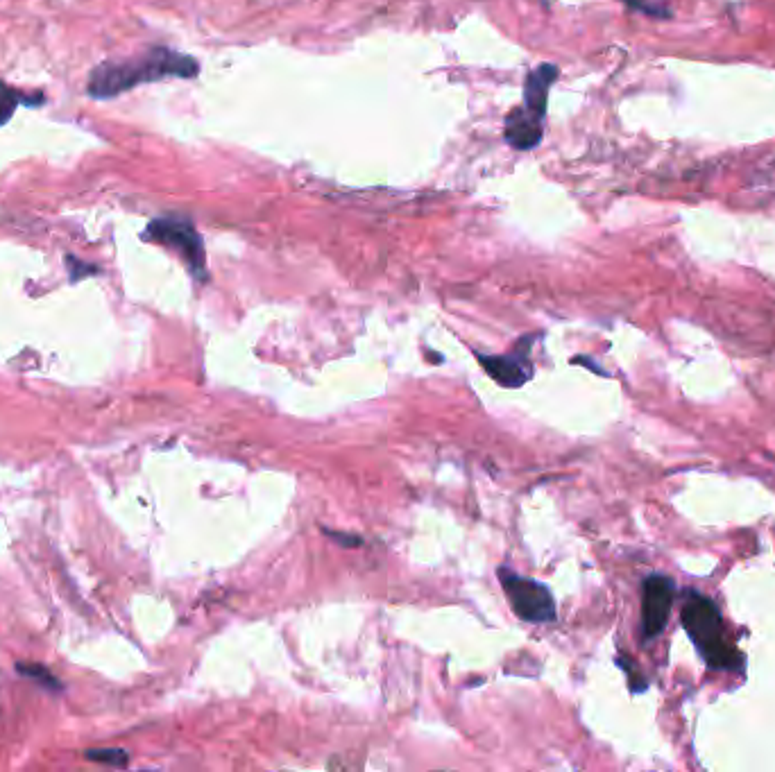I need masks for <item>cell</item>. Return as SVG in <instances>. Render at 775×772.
<instances>
[{"label":"cell","mask_w":775,"mask_h":772,"mask_svg":"<svg viewBox=\"0 0 775 772\" xmlns=\"http://www.w3.org/2000/svg\"><path fill=\"white\" fill-rule=\"evenodd\" d=\"M200 64L191 55L175 53L170 48H152L146 55L125 59V62H105L91 73L87 93L91 98L105 100L121 96L139 84L157 82L164 77H198Z\"/></svg>","instance_id":"obj_1"},{"label":"cell","mask_w":775,"mask_h":772,"mask_svg":"<svg viewBox=\"0 0 775 772\" xmlns=\"http://www.w3.org/2000/svg\"><path fill=\"white\" fill-rule=\"evenodd\" d=\"M683 623L687 634L696 643L698 653L712 668H739L742 657L732 648L719 609L710 598L698 594L689 596L683 609Z\"/></svg>","instance_id":"obj_2"},{"label":"cell","mask_w":775,"mask_h":772,"mask_svg":"<svg viewBox=\"0 0 775 772\" xmlns=\"http://www.w3.org/2000/svg\"><path fill=\"white\" fill-rule=\"evenodd\" d=\"M143 238L177 252L189 265L195 279H207V254H204L202 236L189 218H155L143 231Z\"/></svg>","instance_id":"obj_3"},{"label":"cell","mask_w":775,"mask_h":772,"mask_svg":"<svg viewBox=\"0 0 775 772\" xmlns=\"http://www.w3.org/2000/svg\"><path fill=\"white\" fill-rule=\"evenodd\" d=\"M501 587L513 612L526 623H551L556 621V603H553L551 591L540 585L538 580L524 578L515 571L499 569Z\"/></svg>","instance_id":"obj_4"},{"label":"cell","mask_w":775,"mask_h":772,"mask_svg":"<svg viewBox=\"0 0 775 772\" xmlns=\"http://www.w3.org/2000/svg\"><path fill=\"white\" fill-rule=\"evenodd\" d=\"M671 603H674V582L664 576H651L644 582L642 594V628L646 637H658L667 625Z\"/></svg>","instance_id":"obj_5"},{"label":"cell","mask_w":775,"mask_h":772,"mask_svg":"<svg viewBox=\"0 0 775 772\" xmlns=\"http://www.w3.org/2000/svg\"><path fill=\"white\" fill-rule=\"evenodd\" d=\"M544 118L531 114L524 107H517L506 116L504 139L515 150H533L538 148L544 134Z\"/></svg>","instance_id":"obj_6"},{"label":"cell","mask_w":775,"mask_h":772,"mask_svg":"<svg viewBox=\"0 0 775 772\" xmlns=\"http://www.w3.org/2000/svg\"><path fill=\"white\" fill-rule=\"evenodd\" d=\"M558 66L553 64H540L535 71L526 75V84H524V109L531 111V114L547 118V107H549V89L551 84L556 82L558 77Z\"/></svg>","instance_id":"obj_7"},{"label":"cell","mask_w":775,"mask_h":772,"mask_svg":"<svg viewBox=\"0 0 775 772\" xmlns=\"http://www.w3.org/2000/svg\"><path fill=\"white\" fill-rule=\"evenodd\" d=\"M476 360L485 367L492 379L504 388H522V385L531 379V365L524 363V358L519 356H485L476 354Z\"/></svg>","instance_id":"obj_8"},{"label":"cell","mask_w":775,"mask_h":772,"mask_svg":"<svg viewBox=\"0 0 775 772\" xmlns=\"http://www.w3.org/2000/svg\"><path fill=\"white\" fill-rule=\"evenodd\" d=\"M23 105H44V96H23L21 91H16L12 87H7L5 82H0V127L7 125L14 116L16 107Z\"/></svg>","instance_id":"obj_9"},{"label":"cell","mask_w":775,"mask_h":772,"mask_svg":"<svg viewBox=\"0 0 775 772\" xmlns=\"http://www.w3.org/2000/svg\"><path fill=\"white\" fill-rule=\"evenodd\" d=\"M19 671H21L25 677H30V680L39 682V684H44L46 689H59V680H57V677H55L53 673H48L44 666H39V664H30V666L19 664Z\"/></svg>","instance_id":"obj_10"},{"label":"cell","mask_w":775,"mask_h":772,"mask_svg":"<svg viewBox=\"0 0 775 772\" xmlns=\"http://www.w3.org/2000/svg\"><path fill=\"white\" fill-rule=\"evenodd\" d=\"M87 759L109 763V766H118V768L127 766V752L123 750H89Z\"/></svg>","instance_id":"obj_11"},{"label":"cell","mask_w":775,"mask_h":772,"mask_svg":"<svg viewBox=\"0 0 775 772\" xmlns=\"http://www.w3.org/2000/svg\"><path fill=\"white\" fill-rule=\"evenodd\" d=\"M331 539H334V542H340V544H345V546H361V539H354L356 535H343V533H331V530H329V533H327Z\"/></svg>","instance_id":"obj_12"}]
</instances>
